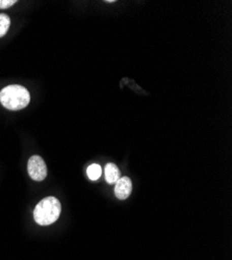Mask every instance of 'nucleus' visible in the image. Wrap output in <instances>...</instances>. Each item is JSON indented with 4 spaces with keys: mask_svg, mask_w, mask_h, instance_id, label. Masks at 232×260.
<instances>
[{
    "mask_svg": "<svg viewBox=\"0 0 232 260\" xmlns=\"http://www.w3.org/2000/svg\"><path fill=\"white\" fill-rule=\"evenodd\" d=\"M28 174L35 181L44 180L47 176V167L44 159L39 155H32L27 164Z\"/></svg>",
    "mask_w": 232,
    "mask_h": 260,
    "instance_id": "obj_3",
    "label": "nucleus"
},
{
    "mask_svg": "<svg viewBox=\"0 0 232 260\" xmlns=\"http://www.w3.org/2000/svg\"><path fill=\"white\" fill-rule=\"evenodd\" d=\"M87 174L91 180H97L98 178H100V176L102 174L101 167L97 164L91 165L87 170Z\"/></svg>",
    "mask_w": 232,
    "mask_h": 260,
    "instance_id": "obj_7",
    "label": "nucleus"
},
{
    "mask_svg": "<svg viewBox=\"0 0 232 260\" xmlns=\"http://www.w3.org/2000/svg\"><path fill=\"white\" fill-rule=\"evenodd\" d=\"M105 3H108V4H112V3H114V0H108V2H105Z\"/></svg>",
    "mask_w": 232,
    "mask_h": 260,
    "instance_id": "obj_9",
    "label": "nucleus"
},
{
    "mask_svg": "<svg viewBox=\"0 0 232 260\" xmlns=\"http://www.w3.org/2000/svg\"><path fill=\"white\" fill-rule=\"evenodd\" d=\"M61 205L55 197H46L38 203L34 210V219L41 226H48L57 221Z\"/></svg>",
    "mask_w": 232,
    "mask_h": 260,
    "instance_id": "obj_2",
    "label": "nucleus"
},
{
    "mask_svg": "<svg viewBox=\"0 0 232 260\" xmlns=\"http://www.w3.org/2000/svg\"><path fill=\"white\" fill-rule=\"evenodd\" d=\"M132 182L128 177H122L116 182L115 193L119 200H126L131 193Z\"/></svg>",
    "mask_w": 232,
    "mask_h": 260,
    "instance_id": "obj_4",
    "label": "nucleus"
},
{
    "mask_svg": "<svg viewBox=\"0 0 232 260\" xmlns=\"http://www.w3.org/2000/svg\"><path fill=\"white\" fill-rule=\"evenodd\" d=\"M29 92L22 85L12 84L0 91V103L10 111L23 110L29 104Z\"/></svg>",
    "mask_w": 232,
    "mask_h": 260,
    "instance_id": "obj_1",
    "label": "nucleus"
},
{
    "mask_svg": "<svg viewBox=\"0 0 232 260\" xmlns=\"http://www.w3.org/2000/svg\"><path fill=\"white\" fill-rule=\"evenodd\" d=\"M17 4V0H0V9L6 10Z\"/></svg>",
    "mask_w": 232,
    "mask_h": 260,
    "instance_id": "obj_8",
    "label": "nucleus"
},
{
    "mask_svg": "<svg viewBox=\"0 0 232 260\" xmlns=\"http://www.w3.org/2000/svg\"><path fill=\"white\" fill-rule=\"evenodd\" d=\"M104 170H105V180H107L108 183L114 184L121 178L120 171L115 164L113 162L108 164L105 166Z\"/></svg>",
    "mask_w": 232,
    "mask_h": 260,
    "instance_id": "obj_5",
    "label": "nucleus"
},
{
    "mask_svg": "<svg viewBox=\"0 0 232 260\" xmlns=\"http://www.w3.org/2000/svg\"><path fill=\"white\" fill-rule=\"evenodd\" d=\"M11 26V19L7 14H0V38L4 37Z\"/></svg>",
    "mask_w": 232,
    "mask_h": 260,
    "instance_id": "obj_6",
    "label": "nucleus"
}]
</instances>
